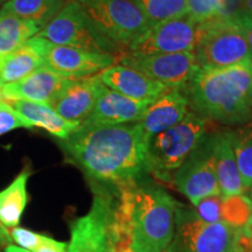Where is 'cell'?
Listing matches in <instances>:
<instances>
[{"label": "cell", "instance_id": "obj_1", "mask_svg": "<svg viewBox=\"0 0 252 252\" xmlns=\"http://www.w3.org/2000/svg\"><path fill=\"white\" fill-rule=\"evenodd\" d=\"M147 144L140 123L81 125L67 139L60 140L67 161L82 169L91 184L112 188L146 173Z\"/></svg>", "mask_w": 252, "mask_h": 252}, {"label": "cell", "instance_id": "obj_2", "mask_svg": "<svg viewBox=\"0 0 252 252\" xmlns=\"http://www.w3.org/2000/svg\"><path fill=\"white\" fill-rule=\"evenodd\" d=\"M115 224L134 241L156 252H165L174 232L179 203L160 186L143 180L113 188Z\"/></svg>", "mask_w": 252, "mask_h": 252}, {"label": "cell", "instance_id": "obj_3", "mask_svg": "<svg viewBox=\"0 0 252 252\" xmlns=\"http://www.w3.org/2000/svg\"><path fill=\"white\" fill-rule=\"evenodd\" d=\"M251 82L252 60L226 68L200 69L182 91L191 111L214 123L241 126L252 121Z\"/></svg>", "mask_w": 252, "mask_h": 252}, {"label": "cell", "instance_id": "obj_4", "mask_svg": "<svg viewBox=\"0 0 252 252\" xmlns=\"http://www.w3.org/2000/svg\"><path fill=\"white\" fill-rule=\"evenodd\" d=\"M215 124L189 110L180 123L150 138L145 171L159 181L171 182L174 172Z\"/></svg>", "mask_w": 252, "mask_h": 252}, {"label": "cell", "instance_id": "obj_5", "mask_svg": "<svg viewBox=\"0 0 252 252\" xmlns=\"http://www.w3.org/2000/svg\"><path fill=\"white\" fill-rule=\"evenodd\" d=\"M194 53L200 69L226 68L251 60L239 21L219 18L200 24Z\"/></svg>", "mask_w": 252, "mask_h": 252}, {"label": "cell", "instance_id": "obj_6", "mask_svg": "<svg viewBox=\"0 0 252 252\" xmlns=\"http://www.w3.org/2000/svg\"><path fill=\"white\" fill-rule=\"evenodd\" d=\"M102 35L125 52L132 41L149 30L133 0H77Z\"/></svg>", "mask_w": 252, "mask_h": 252}, {"label": "cell", "instance_id": "obj_7", "mask_svg": "<svg viewBox=\"0 0 252 252\" xmlns=\"http://www.w3.org/2000/svg\"><path fill=\"white\" fill-rule=\"evenodd\" d=\"M37 35L53 45L89 50L118 58L121 49L94 28L77 0H68L56 17Z\"/></svg>", "mask_w": 252, "mask_h": 252}, {"label": "cell", "instance_id": "obj_8", "mask_svg": "<svg viewBox=\"0 0 252 252\" xmlns=\"http://www.w3.org/2000/svg\"><path fill=\"white\" fill-rule=\"evenodd\" d=\"M237 229L223 222L207 223L194 209L178 207L174 232L165 252H232Z\"/></svg>", "mask_w": 252, "mask_h": 252}, {"label": "cell", "instance_id": "obj_9", "mask_svg": "<svg viewBox=\"0 0 252 252\" xmlns=\"http://www.w3.org/2000/svg\"><path fill=\"white\" fill-rule=\"evenodd\" d=\"M196 21L188 14L156 25L132 41L123 54L146 56L194 52L198 36Z\"/></svg>", "mask_w": 252, "mask_h": 252}, {"label": "cell", "instance_id": "obj_10", "mask_svg": "<svg viewBox=\"0 0 252 252\" xmlns=\"http://www.w3.org/2000/svg\"><path fill=\"white\" fill-rule=\"evenodd\" d=\"M212 133L201 139L193 152L172 176V185L176 190L190 201L193 206L201 200L214 195H220L216 179L212 152Z\"/></svg>", "mask_w": 252, "mask_h": 252}, {"label": "cell", "instance_id": "obj_11", "mask_svg": "<svg viewBox=\"0 0 252 252\" xmlns=\"http://www.w3.org/2000/svg\"><path fill=\"white\" fill-rule=\"evenodd\" d=\"M118 64L135 69L173 89L184 90L200 70L194 52L132 56L121 54Z\"/></svg>", "mask_w": 252, "mask_h": 252}, {"label": "cell", "instance_id": "obj_12", "mask_svg": "<svg viewBox=\"0 0 252 252\" xmlns=\"http://www.w3.org/2000/svg\"><path fill=\"white\" fill-rule=\"evenodd\" d=\"M116 63V55L50 43L46 52L42 67L63 78L82 80L98 75L100 71Z\"/></svg>", "mask_w": 252, "mask_h": 252}, {"label": "cell", "instance_id": "obj_13", "mask_svg": "<svg viewBox=\"0 0 252 252\" xmlns=\"http://www.w3.org/2000/svg\"><path fill=\"white\" fill-rule=\"evenodd\" d=\"M151 103L132 99L103 86L93 111L82 125L115 126L139 123Z\"/></svg>", "mask_w": 252, "mask_h": 252}, {"label": "cell", "instance_id": "obj_14", "mask_svg": "<svg viewBox=\"0 0 252 252\" xmlns=\"http://www.w3.org/2000/svg\"><path fill=\"white\" fill-rule=\"evenodd\" d=\"M103 86L97 75L70 80L50 106L65 121L82 124L93 111Z\"/></svg>", "mask_w": 252, "mask_h": 252}, {"label": "cell", "instance_id": "obj_15", "mask_svg": "<svg viewBox=\"0 0 252 252\" xmlns=\"http://www.w3.org/2000/svg\"><path fill=\"white\" fill-rule=\"evenodd\" d=\"M97 76L109 89L135 100L153 102L167 91L173 89L152 80L135 69L122 64H113L100 71Z\"/></svg>", "mask_w": 252, "mask_h": 252}, {"label": "cell", "instance_id": "obj_16", "mask_svg": "<svg viewBox=\"0 0 252 252\" xmlns=\"http://www.w3.org/2000/svg\"><path fill=\"white\" fill-rule=\"evenodd\" d=\"M69 81L41 67L23 80L2 87L1 94L4 100L23 99L50 105Z\"/></svg>", "mask_w": 252, "mask_h": 252}, {"label": "cell", "instance_id": "obj_17", "mask_svg": "<svg viewBox=\"0 0 252 252\" xmlns=\"http://www.w3.org/2000/svg\"><path fill=\"white\" fill-rule=\"evenodd\" d=\"M49 41L32 37L14 52L0 58V88L23 80L43 65Z\"/></svg>", "mask_w": 252, "mask_h": 252}, {"label": "cell", "instance_id": "obj_18", "mask_svg": "<svg viewBox=\"0 0 252 252\" xmlns=\"http://www.w3.org/2000/svg\"><path fill=\"white\" fill-rule=\"evenodd\" d=\"M189 111L187 97L181 89H171L153 100L139 122L147 139L180 123Z\"/></svg>", "mask_w": 252, "mask_h": 252}, {"label": "cell", "instance_id": "obj_19", "mask_svg": "<svg viewBox=\"0 0 252 252\" xmlns=\"http://www.w3.org/2000/svg\"><path fill=\"white\" fill-rule=\"evenodd\" d=\"M212 152L220 195L229 197L244 194L245 188L230 141L229 130L213 132Z\"/></svg>", "mask_w": 252, "mask_h": 252}, {"label": "cell", "instance_id": "obj_20", "mask_svg": "<svg viewBox=\"0 0 252 252\" xmlns=\"http://www.w3.org/2000/svg\"><path fill=\"white\" fill-rule=\"evenodd\" d=\"M6 103L20 113L33 127H40L60 140L67 139L69 135L81 127V123L69 122L62 118L48 104L34 103L23 99H7Z\"/></svg>", "mask_w": 252, "mask_h": 252}, {"label": "cell", "instance_id": "obj_21", "mask_svg": "<svg viewBox=\"0 0 252 252\" xmlns=\"http://www.w3.org/2000/svg\"><path fill=\"white\" fill-rule=\"evenodd\" d=\"M30 178L31 171L26 167L0 191V223L6 229H13L20 224L28 203L27 185Z\"/></svg>", "mask_w": 252, "mask_h": 252}, {"label": "cell", "instance_id": "obj_22", "mask_svg": "<svg viewBox=\"0 0 252 252\" xmlns=\"http://www.w3.org/2000/svg\"><path fill=\"white\" fill-rule=\"evenodd\" d=\"M41 31L42 27L34 21L0 13V58L14 52Z\"/></svg>", "mask_w": 252, "mask_h": 252}, {"label": "cell", "instance_id": "obj_23", "mask_svg": "<svg viewBox=\"0 0 252 252\" xmlns=\"http://www.w3.org/2000/svg\"><path fill=\"white\" fill-rule=\"evenodd\" d=\"M68 0H8L0 8V13L32 20L45 27L56 17Z\"/></svg>", "mask_w": 252, "mask_h": 252}, {"label": "cell", "instance_id": "obj_24", "mask_svg": "<svg viewBox=\"0 0 252 252\" xmlns=\"http://www.w3.org/2000/svg\"><path fill=\"white\" fill-rule=\"evenodd\" d=\"M230 141L245 190L252 185V121L229 130Z\"/></svg>", "mask_w": 252, "mask_h": 252}, {"label": "cell", "instance_id": "obj_25", "mask_svg": "<svg viewBox=\"0 0 252 252\" xmlns=\"http://www.w3.org/2000/svg\"><path fill=\"white\" fill-rule=\"evenodd\" d=\"M146 19L149 27L187 14L186 0H133Z\"/></svg>", "mask_w": 252, "mask_h": 252}, {"label": "cell", "instance_id": "obj_26", "mask_svg": "<svg viewBox=\"0 0 252 252\" xmlns=\"http://www.w3.org/2000/svg\"><path fill=\"white\" fill-rule=\"evenodd\" d=\"M252 215V201L244 194L223 197L222 222L235 229H241L247 224Z\"/></svg>", "mask_w": 252, "mask_h": 252}, {"label": "cell", "instance_id": "obj_27", "mask_svg": "<svg viewBox=\"0 0 252 252\" xmlns=\"http://www.w3.org/2000/svg\"><path fill=\"white\" fill-rule=\"evenodd\" d=\"M222 195L208 196L194 206V212L198 219L207 223L222 222Z\"/></svg>", "mask_w": 252, "mask_h": 252}, {"label": "cell", "instance_id": "obj_28", "mask_svg": "<svg viewBox=\"0 0 252 252\" xmlns=\"http://www.w3.org/2000/svg\"><path fill=\"white\" fill-rule=\"evenodd\" d=\"M9 235H11L14 245L31 252H36L37 249L45 243L46 239L48 238V236L37 234L35 231L21 228V226H15V228L11 229Z\"/></svg>", "mask_w": 252, "mask_h": 252}, {"label": "cell", "instance_id": "obj_29", "mask_svg": "<svg viewBox=\"0 0 252 252\" xmlns=\"http://www.w3.org/2000/svg\"><path fill=\"white\" fill-rule=\"evenodd\" d=\"M21 127L33 128V126L5 102L4 105L0 106V135Z\"/></svg>", "mask_w": 252, "mask_h": 252}, {"label": "cell", "instance_id": "obj_30", "mask_svg": "<svg viewBox=\"0 0 252 252\" xmlns=\"http://www.w3.org/2000/svg\"><path fill=\"white\" fill-rule=\"evenodd\" d=\"M187 1V14L196 21L203 24L216 17V11L208 0H186Z\"/></svg>", "mask_w": 252, "mask_h": 252}, {"label": "cell", "instance_id": "obj_31", "mask_svg": "<svg viewBox=\"0 0 252 252\" xmlns=\"http://www.w3.org/2000/svg\"><path fill=\"white\" fill-rule=\"evenodd\" d=\"M245 14L248 13L245 12L243 0H222L215 18L223 20H239Z\"/></svg>", "mask_w": 252, "mask_h": 252}, {"label": "cell", "instance_id": "obj_32", "mask_svg": "<svg viewBox=\"0 0 252 252\" xmlns=\"http://www.w3.org/2000/svg\"><path fill=\"white\" fill-rule=\"evenodd\" d=\"M116 225V224H115ZM117 231V251L118 252H156L151 250L147 247H145L144 244L139 243V242L134 241L133 238H131L130 236L125 232Z\"/></svg>", "mask_w": 252, "mask_h": 252}, {"label": "cell", "instance_id": "obj_33", "mask_svg": "<svg viewBox=\"0 0 252 252\" xmlns=\"http://www.w3.org/2000/svg\"><path fill=\"white\" fill-rule=\"evenodd\" d=\"M36 252H68V243L56 241L48 236L45 243L37 249Z\"/></svg>", "mask_w": 252, "mask_h": 252}, {"label": "cell", "instance_id": "obj_34", "mask_svg": "<svg viewBox=\"0 0 252 252\" xmlns=\"http://www.w3.org/2000/svg\"><path fill=\"white\" fill-rule=\"evenodd\" d=\"M238 21L239 24L242 25V27H243L245 36H247L248 46L249 49H250V55L252 60V17L249 14H245L244 17H242Z\"/></svg>", "mask_w": 252, "mask_h": 252}, {"label": "cell", "instance_id": "obj_35", "mask_svg": "<svg viewBox=\"0 0 252 252\" xmlns=\"http://www.w3.org/2000/svg\"><path fill=\"white\" fill-rule=\"evenodd\" d=\"M9 244H13L11 235H9V230L6 229L5 226L0 223V249L4 250V248L7 247Z\"/></svg>", "mask_w": 252, "mask_h": 252}, {"label": "cell", "instance_id": "obj_36", "mask_svg": "<svg viewBox=\"0 0 252 252\" xmlns=\"http://www.w3.org/2000/svg\"><path fill=\"white\" fill-rule=\"evenodd\" d=\"M2 252H31V251H27V250H24V249L17 247V245L14 244H9L7 247L4 248V250Z\"/></svg>", "mask_w": 252, "mask_h": 252}, {"label": "cell", "instance_id": "obj_37", "mask_svg": "<svg viewBox=\"0 0 252 252\" xmlns=\"http://www.w3.org/2000/svg\"><path fill=\"white\" fill-rule=\"evenodd\" d=\"M68 252H89V251L84 250L83 248L78 247V245L68 243Z\"/></svg>", "mask_w": 252, "mask_h": 252}, {"label": "cell", "instance_id": "obj_38", "mask_svg": "<svg viewBox=\"0 0 252 252\" xmlns=\"http://www.w3.org/2000/svg\"><path fill=\"white\" fill-rule=\"evenodd\" d=\"M243 5L245 12L252 17V0H243Z\"/></svg>", "mask_w": 252, "mask_h": 252}, {"label": "cell", "instance_id": "obj_39", "mask_svg": "<svg viewBox=\"0 0 252 252\" xmlns=\"http://www.w3.org/2000/svg\"><path fill=\"white\" fill-rule=\"evenodd\" d=\"M243 228L245 229V231H247L249 235L252 236V215L250 216V219H249L248 223L243 226Z\"/></svg>", "mask_w": 252, "mask_h": 252}, {"label": "cell", "instance_id": "obj_40", "mask_svg": "<svg viewBox=\"0 0 252 252\" xmlns=\"http://www.w3.org/2000/svg\"><path fill=\"white\" fill-rule=\"evenodd\" d=\"M208 1H209V4L213 6V8L215 9V11H216V13H217V9L220 8V1H222V0H208Z\"/></svg>", "mask_w": 252, "mask_h": 252}, {"label": "cell", "instance_id": "obj_41", "mask_svg": "<svg viewBox=\"0 0 252 252\" xmlns=\"http://www.w3.org/2000/svg\"><path fill=\"white\" fill-rule=\"evenodd\" d=\"M249 103H250V106L252 109V82H251V87H250V93H249Z\"/></svg>", "mask_w": 252, "mask_h": 252}, {"label": "cell", "instance_id": "obj_42", "mask_svg": "<svg viewBox=\"0 0 252 252\" xmlns=\"http://www.w3.org/2000/svg\"><path fill=\"white\" fill-rule=\"evenodd\" d=\"M5 100H4V97H2V94H1V90H0V106L4 105Z\"/></svg>", "mask_w": 252, "mask_h": 252}, {"label": "cell", "instance_id": "obj_43", "mask_svg": "<svg viewBox=\"0 0 252 252\" xmlns=\"http://www.w3.org/2000/svg\"><path fill=\"white\" fill-rule=\"evenodd\" d=\"M8 0H0V6H2L4 4H6V2H7Z\"/></svg>", "mask_w": 252, "mask_h": 252}, {"label": "cell", "instance_id": "obj_44", "mask_svg": "<svg viewBox=\"0 0 252 252\" xmlns=\"http://www.w3.org/2000/svg\"><path fill=\"white\" fill-rule=\"evenodd\" d=\"M249 190H250V200L252 201V185H251V187L249 188Z\"/></svg>", "mask_w": 252, "mask_h": 252}, {"label": "cell", "instance_id": "obj_45", "mask_svg": "<svg viewBox=\"0 0 252 252\" xmlns=\"http://www.w3.org/2000/svg\"><path fill=\"white\" fill-rule=\"evenodd\" d=\"M0 252H1V251H0Z\"/></svg>", "mask_w": 252, "mask_h": 252}]
</instances>
